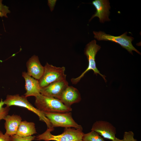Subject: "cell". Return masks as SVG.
<instances>
[{
    "label": "cell",
    "instance_id": "cell-1",
    "mask_svg": "<svg viewBox=\"0 0 141 141\" xmlns=\"http://www.w3.org/2000/svg\"><path fill=\"white\" fill-rule=\"evenodd\" d=\"M34 104L36 108L44 113H65L72 111L58 99L40 94L35 97Z\"/></svg>",
    "mask_w": 141,
    "mask_h": 141
},
{
    "label": "cell",
    "instance_id": "cell-2",
    "mask_svg": "<svg viewBox=\"0 0 141 141\" xmlns=\"http://www.w3.org/2000/svg\"><path fill=\"white\" fill-rule=\"evenodd\" d=\"M52 131L47 129L43 133L36 137L37 140L45 141H83V137L84 133L83 129H75L74 128H65L62 134L57 135L52 134Z\"/></svg>",
    "mask_w": 141,
    "mask_h": 141
},
{
    "label": "cell",
    "instance_id": "cell-3",
    "mask_svg": "<svg viewBox=\"0 0 141 141\" xmlns=\"http://www.w3.org/2000/svg\"><path fill=\"white\" fill-rule=\"evenodd\" d=\"M3 101L4 104L8 107L14 105L27 108L37 115L40 120L45 122L46 125L47 129L52 131L54 130V128L52 127L49 121L44 113L34 107L28 101L27 97L24 95L20 96L18 94L8 95L6 99Z\"/></svg>",
    "mask_w": 141,
    "mask_h": 141
},
{
    "label": "cell",
    "instance_id": "cell-4",
    "mask_svg": "<svg viewBox=\"0 0 141 141\" xmlns=\"http://www.w3.org/2000/svg\"><path fill=\"white\" fill-rule=\"evenodd\" d=\"M95 40L91 41L86 45L84 50V54L87 58L88 65L87 69L79 76L76 78H73L71 79L72 84H77L88 72L92 70L94 74L97 75L98 74L100 75L106 82L105 76L101 74L96 67L95 61V57L97 52L101 48L100 46L96 44Z\"/></svg>",
    "mask_w": 141,
    "mask_h": 141
},
{
    "label": "cell",
    "instance_id": "cell-5",
    "mask_svg": "<svg viewBox=\"0 0 141 141\" xmlns=\"http://www.w3.org/2000/svg\"><path fill=\"white\" fill-rule=\"evenodd\" d=\"M44 73L38 80L41 88L54 82L66 80L64 67H57L47 62L44 66Z\"/></svg>",
    "mask_w": 141,
    "mask_h": 141
},
{
    "label": "cell",
    "instance_id": "cell-6",
    "mask_svg": "<svg viewBox=\"0 0 141 141\" xmlns=\"http://www.w3.org/2000/svg\"><path fill=\"white\" fill-rule=\"evenodd\" d=\"M94 37L97 40L109 41L116 43L125 49L130 53L133 54L132 51H134L140 55V53L133 46L132 42L134 40L133 37L127 36L126 32L120 36H115L107 34L103 32L93 31Z\"/></svg>",
    "mask_w": 141,
    "mask_h": 141
},
{
    "label": "cell",
    "instance_id": "cell-7",
    "mask_svg": "<svg viewBox=\"0 0 141 141\" xmlns=\"http://www.w3.org/2000/svg\"><path fill=\"white\" fill-rule=\"evenodd\" d=\"M48 119L52 127H62L83 129L81 126L77 124L72 117L70 112L65 113H44Z\"/></svg>",
    "mask_w": 141,
    "mask_h": 141
},
{
    "label": "cell",
    "instance_id": "cell-8",
    "mask_svg": "<svg viewBox=\"0 0 141 141\" xmlns=\"http://www.w3.org/2000/svg\"><path fill=\"white\" fill-rule=\"evenodd\" d=\"M91 130L96 132L104 138L112 141L116 137L115 127L108 121L102 120L96 121L93 124Z\"/></svg>",
    "mask_w": 141,
    "mask_h": 141
},
{
    "label": "cell",
    "instance_id": "cell-9",
    "mask_svg": "<svg viewBox=\"0 0 141 141\" xmlns=\"http://www.w3.org/2000/svg\"><path fill=\"white\" fill-rule=\"evenodd\" d=\"M68 86V83L66 80L54 82L41 88L40 94L57 99Z\"/></svg>",
    "mask_w": 141,
    "mask_h": 141
},
{
    "label": "cell",
    "instance_id": "cell-10",
    "mask_svg": "<svg viewBox=\"0 0 141 141\" xmlns=\"http://www.w3.org/2000/svg\"><path fill=\"white\" fill-rule=\"evenodd\" d=\"M92 3L96 8V11L92 15L89 21L95 17H98L100 22L101 23L110 20L109 16L110 7L108 0H95L92 2Z\"/></svg>",
    "mask_w": 141,
    "mask_h": 141
},
{
    "label": "cell",
    "instance_id": "cell-11",
    "mask_svg": "<svg viewBox=\"0 0 141 141\" xmlns=\"http://www.w3.org/2000/svg\"><path fill=\"white\" fill-rule=\"evenodd\" d=\"M57 99L66 106L70 107L73 104L80 102L81 98L80 94L77 88L68 85Z\"/></svg>",
    "mask_w": 141,
    "mask_h": 141
},
{
    "label": "cell",
    "instance_id": "cell-12",
    "mask_svg": "<svg viewBox=\"0 0 141 141\" xmlns=\"http://www.w3.org/2000/svg\"><path fill=\"white\" fill-rule=\"evenodd\" d=\"M27 73L34 79L39 80L42 76L44 71V66L41 64L38 56H32L26 63Z\"/></svg>",
    "mask_w": 141,
    "mask_h": 141
},
{
    "label": "cell",
    "instance_id": "cell-13",
    "mask_svg": "<svg viewBox=\"0 0 141 141\" xmlns=\"http://www.w3.org/2000/svg\"><path fill=\"white\" fill-rule=\"evenodd\" d=\"M22 76L25 81V87L26 91L24 94L25 97L34 96L35 97L40 94L41 88L38 80L30 76L25 72L22 73Z\"/></svg>",
    "mask_w": 141,
    "mask_h": 141
},
{
    "label": "cell",
    "instance_id": "cell-14",
    "mask_svg": "<svg viewBox=\"0 0 141 141\" xmlns=\"http://www.w3.org/2000/svg\"><path fill=\"white\" fill-rule=\"evenodd\" d=\"M4 120L5 121V133L9 136L16 135L22 121V119L20 116L17 115L13 114L11 115H8Z\"/></svg>",
    "mask_w": 141,
    "mask_h": 141
},
{
    "label": "cell",
    "instance_id": "cell-15",
    "mask_svg": "<svg viewBox=\"0 0 141 141\" xmlns=\"http://www.w3.org/2000/svg\"><path fill=\"white\" fill-rule=\"evenodd\" d=\"M37 133L35 124L26 121L21 122L16 135L22 137H26Z\"/></svg>",
    "mask_w": 141,
    "mask_h": 141
},
{
    "label": "cell",
    "instance_id": "cell-16",
    "mask_svg": "<svg viewBox=\"0 0 141 141\" xmlns=\"http://www.w3.org/2000/svg\"><path fill=\"white\" fill-rule=\"evenodd\" d=\"M83 141H106L96 132L91 131L87 133L84 134L83 137Z\"/></svg>",
    "mask_w": 141,
    "mask_h": 141
},
{
    "label": "cell",
    "instance_id": "cell-17",
    "mask_svg": "<svg viewBox=\"0 0 141 141\" xmlns=\"http://www.w3.org/2000/svg\"><path fill=\"white\" fill-rule=\"evenodd\" d=\"M4 104V101L1 99L0 101V121L2 120H4L5 117L8 115L10 110L9 107L6 106L5 107H3Z\"/></svg>",
    "mask_w": 141,
    "mask_h": 141
},
{
    "label": "cell",
    "instance_id": "cell-18",
    "mask_svg": "<svg viewBox=\"0 0 141 141\" xmlns=\"http://www.w3.org/2000/svg\"><path fill=\"white\" fill-rule=\"evenodd\" d=\"M11 141H32L36 138L34 136L22 137L16 135L10 136Z\"/></svg>",
    "mask_w": 141,
    "mask_h": 141
},
{
    "label": "cell",
    "instance_id": "cell-19",
    "mask_svg": "<svg viewBox=\"0 0 141 141\" xmlns=\"http://www.w3.org/2000/svg\"><path fill=\"white\" fill-rule=\"evenodd\" d=\"M8 7L2 3V0H0V17H5L7 18V14L10 12Z\"/></svg>",
    "mask_w": 141,
    "mask_h": 141
},
{
    "label": "cell",
    "instance_id": "cell-20",
    "mask_svg": "<svg viewBox=\"0 0 141 141\" xmlns=\"http://www.w3.org/2000/svg\"><path fill=\"white\" fill-rule=\"evenodd\" d=\"M134 134L131 131H125L124 132L122 141H138L134 138Z\"/></svg>",
    "mask_w": 141,
    "mask_h": 141
},
{
    "label": "cell",
    "instance_id": "cell-21",
    "mask_svg": "<svg viewBox=\"0 0 141 141\" xmlns=\"http://www.w3.org/2000/svg\"><path fill=\"white\" fill-rule=\"evenodd\" d=\"M0 141H11L10 136L5 133L3 134L0 131Z\"/></svg>",
    "mask_w": 141,
    "mask_h": 141
},
{
    "label": "cell",
    "instance_id": "cell-22",
    "mask_svg": "<svg viewBox=\"0 0 141 141\" xmlns=\"http://www.w3.org/2000/svg\"><path fill=\"white\" fill-rule=\"evenodd\" d=\"M57 0H48V4L49 6L50 10L51 11H52L54 9Z\"/></svg>",
    "mask_w": 141,
    "mask_h": 141
},
{
    "label": "cell",
    "instance_id": "cell-23",
    "mask_svg": "<svg viewBox=\"0 0 141 141\" xmlns=\"http://www.w3.org/2000/svg\"><path fill=\"white\" fill-rule=\"evenodd\" d=\"M112 141H122V140L116 137L115 139L113 140Z\"/></svg>",
    "mask_w": 141,
    "mask_h": 141
}]
</instances>
